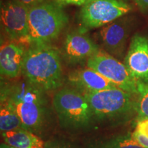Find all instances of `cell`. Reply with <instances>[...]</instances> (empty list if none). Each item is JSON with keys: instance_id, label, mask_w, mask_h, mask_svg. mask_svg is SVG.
I'll return each instance as SVG.
<instances>
[{"instance_id": "obj_22", "label": "cell", "mask_w": 148, "mask_h": 148, "mask_svg": "<svg viewBox=\"0 0 148 148\" xmlns=\"http://www.w3.org/2000/svg\"><path fill=\"white\" fill-rule=\"evenodd\" d=\"M45 148H70L66 145H61L57 143H49L47 145H45Z\"/></svg>"}, {"instance_id": "obj_10", "label": "cell", "mask_w": 148, "mask_h": 148, "mask_svg": "<svg viewBox=\"0 0 148 148\" xmlns=\"http://www.w3.org/2000/svg\"><path fill=\"white\" fill-rule=\"evenodd\" d=\"M99 51L97 44L81 29L68 34L64 40V57L69 63H80Z\"/></svg>"}, {"instance_id": "obj_18", "label": "cell", "mask_w": 148, "mask_h": 148, "mask_svg": "<svg viewBox=\"0 0 148 148\" xmlns=\"http://www.w3.org/2000/svg\"><path fill=\"white\" fill-rule=\"evenodd\" d=\"M131 135L138 144L145 148H148V118L137 119Z\"/></svg>"}, {"instance_id": "obj_2", "label": "cell", "mask_w": 148, "mask_h": 148, "mask_svg": "<svg viewBox=\"0 0 148 148\" xmlns=\"http://www.w3.org/2000/svg\"><path fill=\"white\" fill-rule=\"evenodd\" d=\"M22 74L27 82L43 91L58 89L62 84L58 49L49 43L30 45L24 56Z\"/></svg>"}, {"instance_id": "obj_19", "label": "cell", "mask_w": 148, "mask_h": 148, "mask_svg": "<svg viewBox=\"0 0 148 148\" xmlns=\"http://www.w3.org/2000/svg\"><path fill=\"white\" fill-rule=\"evenodd\" d=\"M51 1H55L58 4H60L62 6L65 5H84L88 0H51Z\"/></svg>"}, {"instance_id": "obj_8", "label": "cell", "mask_w": 148, "mask_h": 148, "mask_svg": "<svg viewBox=\"0 0 148 148\" xmlns=\"http://www.w3.org/2000/svg\"><path fill=\"white\" fill-rule=\"evenodd\" d=\"M29 9L18 0H7L1 3V28L10 40L27 43Z\"/></svg>"}, {"instance_id": "obj_14", "label": "cell", "mask_w": 148, "mask_h": 148, "mask_svg": "<svg viewBox=\"0 0 148 148\" xmlns=\"http://www.w3.org/2000/svg\"><path fill=\"white\" fill-rule=\"evenodd\" d=\"M3 143L14 148H45L39 136L25 128L1 134Z\"/></svg>"}, {"instance_id": "obj_3", "label": "cell", "mask_w": 148, "mask_h": 148, "mask_svg": "<svg viewBox=\"0 0 148 148\" xmlns=\"http://www.w3.org/2000/svg\"><path fill=\"white\" fill-rule=\"evenodd\" d=\"M68 20L63 6L51 0L29 7L27 43L49 44L59 36Z\"/></svg>"}, {"instance_id": "obj_15", "label": "cell", "mask_w": 148, "mask_h": 148, "mask_svg": "<svg viewBox=\"0 0 148 148\" xmlns=\"http://www.w3.org/2000/svg\"><path fill=\"white\" fill-rule=\"evenodd\" d=\"M86 148H145L132 138L131 133L91 142Z\"/></svg>"}, {"instance_id": "obj_13", "label": "cell", "mask_w": 148, "mask_h": 148, "mask_svg": "<svg viewBox=\"0 0 148 148\" xmlns=\"http://www.w3.org/2000/svg\"><path fill=\"white\" fill-rule=\"evenodd\" d=\"M68 79L73 87L83 93L95 92L117 87L97 71L88 66L71 72Z\"/></svg>"}, {"instance_id": "obj_9", "label": "cell", "mask_w": 148, "mask_h": 148, "mask_svg": "<svg viewBox=\"0 0 148 148\" xmlns=\"http://www.w3.org/2000/svg\"><path fill=\"white\" fill-rule=\"evenodd\" d=\"M126 66L131 76L136 83L148 84V38L135 35L125 57Z\"/></svg>"}, {"instance_id": "obj_7", "label": "cell", "mask_w": 148, "mask_h": 148, "mask_svg": "<svg viewBox=\"0 0 148 148\" xmlns=\"http://www.w3.org/2000/svg\"><path fill=\"white\" fill-rule=\"evenodd\" d=\"M86 66L97 71L118 88L132 95L137 93V83L126 66L109 53L99 50L86 60Z\"/></svg>"}, {"instance_id": "obj_21", "label": "cell", "mask_w": 148, "mask_h": 148, "mask_svg": "<svg viewBox=\"0 0 148 148\" xmlns=\"http://www.w3.org/2000/svg\"><path fill=\"white\" fill-rule=\"evenodd\" d=\"M18 1H20L21 2L24 3V4L27 5V6L31 7L34 5L41 3L42 1H45V0H18Z\"/></svg>"}, {"instance_id": "obj_6", "label": "cell", "mask_w": 148, "mask_h": 148, "mask_svg": "<svg viewBox=\"0 0 148 148\" xmlns=\"http://www.w3.org/2000/svg\"><path fill=\"white\" fill-rule=\"evenodd\" d=\"M130 10L123 0H88L79 14L82 31L112 23Z\"/></svg>"}, {"instance_id": "obj_1", "label": "cell", "mask_w": 148, "mask_h": 148, "mask_svg": "<svg viewBox=\"0 0 148 148\" xmlns=\"http://www.w3.org/2000/svg\"><path fill=\"white\" fill-rule=\"evenodd\" d=\"M45 92L25 79L23 82L2 86L1 101L13 108L24 128L37 133L43 128L47 118V101Z\"/></svg>"}, {"instance_id": "obj_11", "label": "cell", "mask_w": 148, "mask_h": 148, "mask_svg": "<svg viewBox=\"0 0 148 148\" xmlns=\"http://www.w3.org/2000/svg\"><path fill=\"white\" fill-rule=\"evenodd\" d=\"M26 48L21 42L10 40L1 43L0 71L1 76L14 79L22 74Z\"/></svg>"}, {"instance_id": "obj_5", "label": "cell", "mask_w": 148, "mask_h": 148, "mask_svg": "<svg viewBox=\"0 0 148 148\" xmlns=\"http://www.w3.org/2000/svg\"><path fill=\"white\" fill-rule=\"evenodd\" d=\"M84 94L95 119H120L135 111L134 95L120 88Z\"/></svg>"}, {"instance_id": "obj_23", "label": "cell", "mask_w": 148, "mask_h": 148, "mask_svg": "<svg viewBox=\"0 0 148 148\" xmlns=\"http://www.w3.org/2000/svg\"><path fill=\"white\" fill-rule=\"evenodd\" d=\"M0 148H14V147H10V146L6 145V144H5V143H3L1 144V146H0Z\"/></svg>"}, {"instance_id": "obj_16", "label": "cell", "mask_w": 148, "mask_h": 148, "mask_svg": "<svg viewBox=\"0 0 148 148\" xmlns=\"http://www.w3.org/2000/svg\"><path fill=\"white\" fill-rule=\"evenodd\" d=\"M24 128L21 120L16 111L8 103L1 101L0 130L1 134Z\"/></svg>"}, {"instance_id": "obj_4", "label": "cell", "mask_w": 148, "mask_h": 148, "mask_svg": "<svg viewBox=\"0 0 148 148\" xmlns=\"http://www.w3.org/2000/svg\"><path fill=\"white\" fill-rule=\"evenodd\" d=\"M52 104L59 123L64 129H85L95 119L84 94L74 87L58 90L53 95Z\"/></svg>"}, {"instance_id": "obj_12", "label": "cell", "mask_w": 148, "mask_h": 148, "mask_svg": "<svg viewBox=\"0 0 148 148\" xmlns=\"http://www.w3.org/2000/svg\"><path fill=\"white\" fill-rule=\"evenodd\" d=\"M128 34V26L123 20L108 24L99 32L103 47L109 54L117 59L123 56Z\"/></svg>"}, {"instance_id": "obj_20", "label": "cell", "mask_w": 148, "mask_h": 148, "mask_svg": "<svg viewBox=\"0 0 148 148\" xmlns=\"http://www.w3.org/2000/svg\"><path fill=\"white\" fill-rule=\"evenodd\" d=\"M136 5L141 11L148 10V0H135Z\"/></svg>"}, {"instance_id": "obj_17", "label": "cell", "mask_w": 148, "mask_h": 148, "mask_svg": "<svg viewBox=\"0 0 148 148\" xmlns=\"http://www.w3.org/2000/svg\"><path fill=\"white\" fill-rule=\"evenodd\" d=\"M134 110L137 114V119L148 118V84L138 82Z\"/></svg>"}]
</instances>
